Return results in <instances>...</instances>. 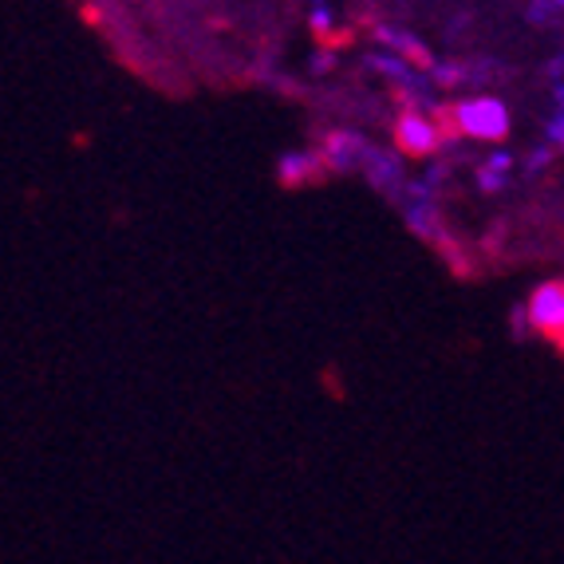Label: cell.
Instances as JSON below:
<instances>
[{"mask_svg": "<svg viewBox=\"0 0 564 564\" xmlns=\"http://www.w3.org/2000/svg\"><path fill=\"white\" fill-rule=\"evenodd\" d=\"M364 178L371 182L379 194H387V198H395V202L403 198V189L411 186V182H406L403 154H399V151H379V147H371V154H367Z\"/></svg>", "mask_w": 564, "mask_h": 564, "instance_id": "5b68a950", "label": "cell"}, {"mask_svg": "<svg viewBox=\"0 0 564 564\" xmlns=\"http://www.w3.org/2000/svg\"><path fill=\"white\" fill-rule=\"evenodd\" d=\"M308 29L316 32L321 40H328V32H332V4H328V0H312Z\"/></svg>", "mask_w": 564, "mask_h": 564, "instance_id": "30bf717a", "label": "cell"}, {"mask_svg": "<svg viewBox=\"0 0 564 564\" xmlns=\"http://www.w3.org/2000/svg\"><path fill=\"white\" fill-rule=\"evenodd\" d=\"M545 142H549V147H556V154H564V115L561 111H556L553 119H549Z\"/></svg>", "mask_w": 564, "mask_h": 564, "instance_id": "7c38bea8", "label": "cell"}, {"mask_svg": "<svg viewBox=\"0 0 564 564\" xmlns=\"http://www.w3.org/2000/svg\"><path fill=\"white\" fill-rule=\"evenodd\" d=\"M553 159H556V147H549V142H545V147H536V151L525 159V174H541V170H545Z\"/></svg>", "mask_w": 564, "mask_h": 564, "instance_id": "8fae6325", "label": "cell"}, {"mask_svg": "<svg viewBox=\"0 0 564 564\" xmlns=\"http://www.w3.org/2000/svg\"><path fill=\"white\" fill-rule=\"evenodd\" d=\"M525 316L541 336H564V281H545L536 284L533 296L525 304Z\"/></svg>", "mask_w": 564, "mask_h": 564, "instance_id": "277c9868", "label": "cell"}, {"mask_svg": "<svg viewBox=\"0 0 564 564\" xmlns=\"http://www.w3.org/2000/svg\"><path fill=\"white\" fill-rule=\"evenodd\" d=\"M561 348H564V336H561Z\"/></svg>", "mask_w": 564, "mask_h": 564, "instance_id": "9a60e30c", "label": "cell"}, {"mask_svg": "<svg viewBox=\"0 0 564 564\" xmlns=\"http://www.w3.org/2000/svg\"><path fill=\"white\" fill-rule=\"evenodd\" d=\"M553 104H556V111L564 115V84H556V91H553Z\"/></svg>", "mask_w": 564, "mask_h": 564, "instance_id": "4fadbf2b", "label": "cell"}, {"mask_svg": "<svg viewBox=\"0 0 564 564\" xmlns=\"http://www.w3.org/2000/svg\"><path fill=\"white\" fill-rule=\"evenodd\" d=\"M561 56H564V40H561Z\"/></svg>", "mask_w": 564, "mask_h": 564, "instance_id": "5bb4252c", "label": "cell"}, {"mask_svg": "<svg viewBox=\"0 0 564 564\" xmlns=\"http://www.w3.org/2000/svg\"><path fill=\"white\" fill-rule=\"evenodd\" d=\"M321 154H324L328 174H364V162H367V154H371V142H367L359 131H351V127H339V131L324 134Z\"/></svg>", "mask_w": 564, "mask_h": 564, "instance_id": "3957f363", "label": "cell"}, {"mask_svg": "<svg viewBox=\"0 0 564 564\" xmlns=\"http://www.w3.org/2000/svg\"><path fill=\"white\" fill-rule=\"evenodd\" d=\"M446 131L443 122L426 111H406L395 119V151L403 159H443Z\"/></svg>", "mask_w": 564, "mask_h": 564, "instance_id": "7a4b0ae2", "label": "cell"}, {"mask_svg": "<svg viewBox=\"0 0 564 564\" xmlns=\"http://www.w3.org/2000/svg\"><path fill=\"white\" fill-rule=\"evenodd\" d=\"M443 131H458L470 142H506L509 139V107L494 95H470L434 115Z\"/></svg>", "mask_w": 564, "mask_h": 564, "instance_id": "6da1fadb", "label": "cell"}, {"mask_svg": "<svg viewBox=\"0 0 564 564\" xmlns=\"http://www.w3.org/2000/svg\"><path fill=\"white\" fill-rule=\"evenodd\" d=\"M276 178H281V186H289V189L328 178L324 154L321 151H289V154H281V159H276Z\"/></svg>", "mask_w": 564, "mask_h": 564, "instance_id": "8992f818", "label": "cell"}, {"mask_svg": "<svg viewBox=\"0 0 564 564\" xmlns=\"http://www.w3.org/2000/svg\"><path fill=\"white\" fill-rule=\"evenodd\" d=\"M509 170H513V154H509L506 147H498V151H489L486 159L474 166V182H478L481 194H498V189L509 186Z\"/></svg>", "mask_w": 564, "mask_h": 564, "instance_id": "ba28073f", "label": "cell"}, {"mask_svg": "<svg viewBox=\"0 0 564 564\" xmlns=\"http://www.w3.org/2000/svg\"><path fill=\"white\" fill-rule=\"evenodd\" d=\"M525 17L536 29H556V24H564V0H533Z\"/></svg>", "mask_w": 564, "mask_h": 564, "instance_id": "9c48e42d", "label": "cell"}, {"mask_svg": "<svg viewBox=\"0 0 564 564\" xmlns=\"http://www.w3.org/2000/svg\"><path fill=\"white\" fill-rule=\"evenodd\" d=\"M376 40L383 44V52H395V56H403L406 64H414L419 72H434L438 67V59L431 56V47L423 44V40H414L411 32H399L391 29V24H376Z\"/></svg>", "mask_w": 564, "mask_h": 564, "instance_id": "52a82bcc", "label": "cell"}]
</instances>
